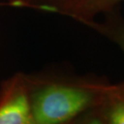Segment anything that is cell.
<instances>
[{"mask_svg":"<svg viewBox=\"0 0 124 124\" xmlns=\"http://www.w3.org/2000/svg\"><path fill=\"white\" fill-rule=\"evenodd\" d=\"M124 0H72L63 16L85 24L96 16L116 9Z\"/></svg>","mask_w":124,"mask_h":124,"instance_id":"cell-4","label":"cell"},{"mask_svg":"<svg viewBox=\"0 0 124 124\" xmlns=\"http://www.w3.org/2000/svg\"><path fill=\"white\" fill-rule=\"evenodd\" d=\"M34 124L76 123L98 102L110 82L57 73L28 75Z\"/></svg>","mask_w":124,"mask_h":124,"instance_id":"cell-1","label":"cell"},{"mask_svg":"<svg viewBox=\"0 0 124 124\" xmlns=\"http://www.w3.org/2000/svg\"><path fill=\"white\" fill-rule=\"evenodd\" d=\"M76 123L124 124V81L109 83L98 102Z\"/></svg>","mask_w":124,"mask_h":124,"instance_id":"cell-3","label":"cell"},{"mask_svg":"<svg viewBox=\"0 0 124 124\" xmlns=\"http://www.w3.org/2000/svg\"><path fill=\"white\" fill-rule=\"evenodd\" d=\"M103 21L97 22L93 19L84 25L90 27L109 40L115 44L124 53V20L117 13L116 9L105 13Z\"/></svg>","mask_w":124,"mask_h":124,"instance_id":"cell-5","label":"cell"},{"mask_svg":"<svg viewBox=\"0 0 124 124\" xmlns=\"http://www.w3.org/2000/svg\"><path fill=\"white\" fill-rule=\"evenodd\" d=\"M0 124H34L28 74L16 73L0 85Z\"/></svg>","mask_w":124,"mask_h":124,"instance_id":"cell-2","label":"cell"},{"mask_svg":"<svg viewBox=\"0 0 124 124\" xmlns=\"http://www.w3.org/2000/svg\"><path fill=\"white\" fill-rule=\"evenodd\" d=\"M72 0H9L7 6L63 15Z\"/></svg>","mask_w":124,"mask_h":124,"instance_id":"cell-6","label":"cell"}]
</instances>
